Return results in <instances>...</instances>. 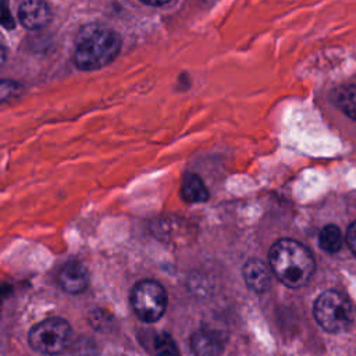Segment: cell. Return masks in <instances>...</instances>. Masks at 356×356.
<instances>
[{"mask_svg": "<svg viewBox=\"0 0 356 356\" xmlns=\"http://www.w3.org/2000/svg\"><path fill=\"white\" fill-rule=\"evenodd\" d=\"M121 50L120 35L103 25L88 24L75 39L72 61L81 71H95L110 64Z\"/></svg>", "mask_w": 356, "mask_h": 356, "instance_id": "cell-1", "label": "cell"}, {"mask_svg": "<svg viewBox=\"0 0 356 356\" xmlns=\"http://www.w3.org/2000/svg\"><path fill=\"white\" fill-rule=\"evenodd\" d=\"M268 266L273 274L289 288H300L314 273V259L300 242L282 238L274 242L268 252Z\"/></svg>", "mask_w": 356, "mask_h": 356, "instance_id": "cell-2", "label": "cell"}, {"mask_svg": "<svg viewBox=\"0 0 356 356\" xmlns=\"http://www.w3.org/2000/svg\"><path fill=\"white\" fill-rule=\"evenodd\" d=\"M313 313L321 328L328 332H339L350 325L355 307L343 293L328 289L316 299Z\"/></svg>", "mask_w": 356, "mask_h": 356, "instance_id": "cell-3", "label": "cell"}, {"mask_svg": "<svg viewBox=\"0 0 356 356\" xmlns=\"http://www.w3.org/2000/svg\"><path fill=\"white\" fill-rule=\"evenodd\" d=\"M131 305L142 321L154 323L167 309V292L160 282L142 280L132 288Z\"/></svg>", "mask_w": 356, "mask_h": 356, "instance_id": "cell-4", "label": "cell"}, {"mask_svg": "<svg viewBox=\"0 0 356 356\" xmlns=\"http://www.w3.org/2000/svg\"><path fill=\"white\" fill-rule=\"evenodd\" d=\"M72 335L68 321L60 317H50L40 321L29 331V345L44 355L61 353L70 343Z\"/></svg>", "mask_w": 356, "mask_h": 356, "instance_id": "cell-5", "label": "cell"}, {"mask_svg": "<svg viewBox=\"0 0 356 356\" xmlns=\"http://www.w3.org/2000/svg\"><path fill=\"white\" fill-rule=\"evenodd\" d=\"M57 284L68 293H81L88 288L89 274L85 266L78 260H68L60 266L56 274Z\"/></svg>", "mask_w": 356, "mask_h": 356, "instance_id": "cell-6", "label": "cell"}, {"mask_svg": "<svg viewBox=\"0 0 356 356\" xmlns=\"http://www.w3.org/2000/svg\"><path fill=\"white\" fill-rule=\"evenodd\" d=\"M224 342L222 331L211 327H200L191 337V348L196 356H220Z\"/></svg>", "mask_w": 356, "mask_h": 356, "instance_id": "cell-7", "label": "cell"}, {"mask_svg": "<svg viewBox=\"0 0 356 356\" xmlns=\"http://www.w3.org/2000/svg\"><path fill=\"white\" fill-rule=\"evenodd\" d=\"M18 19L26 29H40L51 19L49 6L39 0H26L18 6Z\"/></svg>", "mask_w": 356, "mask_h": 356, "instance_id": "cell-8", "label": "cell"}, {"mask_svg": "<svg viewBox=\"0 0 356 356\" xmlns=\"http://www.w3.org/2000/svg\"><path fill=\"white\" fill-rule=\"evenodd\" d=\"M271 273L273 271L270 266H267L261 259H256V257L248 259L242 268V274L246 285L257 293L266 292L270 288Z\"/></svg>", "mask_w": 356, "mask_h": 356, "instance_id": "cell-9", "label": "cell"}, {"mask_svg": "<svg viewBox=\"0 0 356 356\" xmlns=\"http://www.w3.org/2000/svg\"><path fill=\"white\" fill-rule=\"evenodd\" d=\"M181 196L188 203H200L209 199V191L199 175L188 172L181 182Z\"/></svg>", "mask_w": 356, "mask_h": 356, "instance_id": "cell-10", "label": "cell"}, {"mask_svg": "<svg viewBox=\"0 0 356 356\" xmlns=\"http://www.w3.org/2000/svg\"><path fill=\"white\" fill-rule=\"evenodd\" d=\"M335 104L352 120H356V85H345L334 93Z\"/></svg>", "mask_w": 356, "mask_h": 356, "instance_id": "cell-11", "label": "cell"}, {"mask_svg": "<svg viewBox=\"0 0 356 356\" xmlns=\"http://www.w3.org/2000/svg\"><path fill=\"white\" fill-rule=\"evenodd\" d=\"M318 243L320 248L328 253H337L342 248V234L341 229L334 225H325L318 235Z\"/></svg>", "mask_w": 356, "mask_h": 356, "instance_id": "cell-12", "label": "cell"}, {"mask_svg": "<svg viewBox=\"0 0 356 356\" xmlns=\"http://www.w3.org/2000/svg\"><path fill=\"white\" fill-rule=\"evenodd\" d=\"M153 348L157 356H179L174 339L167 332H160L154 335Z\"/></svg>", "mask_w": 356, "mask_h": 356, "instance_id": "cell-13", "label": "cell"}, {"mask_svg": "<svg viewBox=\"0 0 356 356\" xmlns=\"http://www.w3.org/2000/svg\"><path fill=\"white\" fill-rule=\"evenodd\" d=\"M346 241H348V245H349L350 250L356 254V221L353 224H350V227L348 228Z\"/></svg>", "mask_w": 356, "mask_h": 356, "instance_id": "cell-14", "label": "cell"}, {"mask_svg": "<svg viewBox=\"0 0 356 356\" xmlns=\"http://www.w3.org/2000/svg\"><path fill=\"white\" fill-rule=\"evenodd\" d=\"M1 22L6 28H14V19L13 15H10V11L6 6H3V15H1Z\"/></svg>", "mask_w": 356, "mask_h": 356, "instance_id": "cell-15", "label": "cell"}]
</instances>
